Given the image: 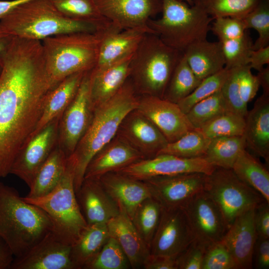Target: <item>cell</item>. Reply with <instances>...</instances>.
<instances>
[{"mask_svg": "<svg viewBox=\"0 0 269 269\" xmlns=\"http://www.w3.org/2000/svg\"><path fill=\"white\" fill-rule=\"evenodd\" d=\"M0 178L31 139L54 88L41 41L13 36L0 59Z\"/></svg>", "mask_w": 269, "mask_h": 269, "instance_id": "cell-1", "label": "cell"}, {"mask_svg": "<svg viewBox=\"0 0 269 269\" xmlns=\"http://www.w3.org/2000/svg\"><path fill=\"white\" fill-rule=\"evenodd\" d=\"M129 79L111 98L94 108L90 125L68 158L74 168L75 193L93 157L117 135L124 118L137 106L139 97Z\"/></svg>", "mask_w": 269, "mask_h": 269, "instance_id": "cell-2", "label": "cell"}, {"mask_svg": "<svg viewBox=\"0 0 269 269\" xmlns=\"http://www.w3.org/2000/svg\"><path fill=\"white\" fill-rule=\"evenodd\" d=\"M52 228L42 209L26 202L14 188L0 182V237L14 258L25 255Z\"/></svg>", "mask_w": 269, "mask_h": 269, "instance_id": "cell-3", "label": "cell"}, {"mask_svg": "<svg viewBox=\"0 0 269 269\" xmlns=\"http://www.w3.org/2000/svg\"><path fill=\"white\" fill-rule=\"evenodd\" d=\"M104 27L65 16L51 0H28L0 19V29L2 32L12 36L41 41L58 34L95 32Z\"/></svg>", "mask_w": 269, "mask_h": 269, "instance_id": "cell-4", "label": "cell"}, {"mask_svg": "<svg viewBox=\"0 0 269 269\" xmlns=\"http://www.w3.org/2000/svg\"><path fill=\"white\" fill-rule=\"evenodd\" d=\"M111 24L95 32L63 33L41 41L47 71L54 86L72 74L95 67L102 38Z\"/></svg>", "mask_w": 269, "mask_h": 269, "instance_id": "cell-5", "label": "cell"}, {"mask_svg": "<svg viewBox=\"0 0 269 269\" xmlns=\"http://www.w3.org/2000/svg\"><path fill=\"white\" fill-rule=\"evenodd\" d=\"M183 53L164 43L156 34L146 33L131 62L130 79L141 95L163 98L172 73Z\"/></svg>", "mask_w": 269, "mask_h": 269, "instance_id": "cell-6", "label": "cell"}, {"mask_svg": "<svg viewBox=\"0 0 269 269\" xmlns=\"http://www.w3.org/2000/svg\"><path fill=\"white\" fill-rule=\"evenodd\" d=\"M162 16L148 20L154 34L183 53L191 44L206 39L213 19L197 7L179 0H161Z\"/></svg>", "mask_w": 269, "mask_h": 269, "instance_id": "cell-7", "label": "cell"}, {"mask_svg": "<svg viewBox=\"0 0 269 269\" xmlns=\"http://www.w3.org/2000/svg\"><path fill=\"white\" fill-rule=\"evenodd\" d=\"M74 181V168L68 158L64 174L53 190L39 197H23L47 214L52 224V232L58 239L70 246L88 226L78 203Z\"/></svg>", "mask_w": 269, "mask_h": 269, "instance_id": "cell-8", "label": "cell"}, {"mask_svg": "<svg viewBox=\"0 0 269 269\" xmlns=\"http://www.w3.org/2000/svg\"><path fill=\"white\" fill-rule=\"evenodd\" d=\"M204 191L220 209L227 229L241 215L266 201L232 169L215 167L206 176Z\"/></svg>", "mask_w": 269, "mask_h": 269, "instance_id": "cell-9", "label": "cell"}, {"mask_svg": "<svg viewBox=\"0 0 269 269\" xmlns=\"http://www.w3.org/2000/svg\"><path fill=\"white\" fill-rule=\"evenodd\" d=\"M90 72L85 74L76 96L59 121L57 145L68 157L84 134L93 116L94 108L90 92Z\"/></svg>", "mask_w": 269, "mask_h": 269, "instance_id": "cell-10", "label": "cell"}, {"mask_svg": "<svg viewBox=\"0 0 269 269\" xmlns=\"http://www.w3.org/2000/svg\"><path fill=\"white\" fill-rule=\"evenodd\" d=\"M181 208L186 217L193 241L206 248L221 241L228 229L220 209L204 190Z\"/></svg>", "mask_w": 269, "mask_h": 269, "instance_id": "cell-11", "label": "cell"}, {"mask_svg": "<svg viewBox=\"0 0 269 269\" xmlns=\"http://www.w3.org/2000/svg\"><path fill=\"white\" fill-rule=\"evenodd\" d=\"M206 174L189 172L158 176L143 180L150 196L164 208H181L198 193L203 191Z\"/></svg>", "mask_w": 269, "mask_h": 269, "instance_id": "cell-12", "label": "cell"}, {"mask_svg": "<svg viewBox=\"0 0 269 269\" xmlns=\"http://www.w3.org/2000/svg\"><path fill=\"white\" fill-rule=\"evenodd\" d=\"M100 14L121 29L140 28L154 34L149 19L161 12V0H93Z\"/></svg>", "mask_w": 269, "mask_h": 269, "instance_id": "cell-13", "label": "cell"}, {"mask_svg": "<svg viewBox=\"0 0 269 269\" xmlns=\"http://www.w3.org/2000/svg\"><path fill=\"white\" fill-rule=\"evenodd\" d=\"M215 167L203 157L186 158L159 154L137 161L116 172L143 181L158 176L189 172H200L208 175Z\"/></svg>", "mask_w": 269, "mask_h": 269, "instance_id": "cell-14", "label": "cell"}, {"mask_svg": "<svg viewBox=\"0 0 269 269\" xmlns=\"http://www.w3.org/2000/svg\"><path fill=\"white\" fill-rule=\"evenodd\" d=\"M61 116L50 122L30 139L19 152L12 164L10 173L18 177L28 187L39 169L57 145Z\"/></svg>", "mask_w": 269, "mask_h": 269, "instance_id": "cell-15", "label": "cell"}, {"mask_svg": "<svg viewBox=\"0 0 269 269\" xmlns=\"http://www.w3.org/2000/svg\"><path fill=\"white\" fill-rule=\"evenodd\" d=\"M193 241L183 210L162 207L159 223L149 248L150 254L177 257Z\"/></svg>", "mask_w": 269, "mask_h": 269, "instance_id": "cell-16", "label": "cell"}, {"mask_svg": "<svg viewBox=\"0 0 269 269\" xmlns=\"http://www.w3.org/2000/svg\"><path fill=\"white\" fill-rule=\"evenodd\" d=\"M136 110L156 127L168 142L195 129L177 103L163 98L141 95Z\"/></svg>", "mask_w": 269, "mask_h": 269, "instance_id": "cell-17", "label": "cell"}, {"mask_svg": "<svg viewBox=\"0 0 269 269\" xmlns=\"http://www.w3.org/2000/svg\"><path fill=\"white\" fill-rule=\"evenodd\" d=\"M71 246L51 232L24 256L14 258L11 269H74Z\"/></svg>", "mask_w": 269, "mask_h": 269, "instance_id": "cell-18", "label": "cell"}, {"mask_svg": "<svg viewBox=\"0 0 269 269\" xmlns=\"http://www.w3.org/2000/svg\"><path fill=\"white\" fill-rule=\"evenodd\" d=\"M117 134L139 151L145 158L156 155L168 143L156 127L136 109L124 118Z\"/></svg>", "mask_w": 269, "mask_h": 269, "instance_id": "cell-19", "label": "cell"}, {"mask_svg": "<svg viewBox=\"0 0 269 269\" xmlns=\"http://www.w3.org/2000/svg\"><path fill=\"white\" fill-rule=\"evenodd\" d=\"M256 208L237 218L220 241L230 252L238 269L253 267L254 248L257 238L255 223Z\"/></svg>", "mask_w": 269, "mask_h": 269, "instance_id": "cell-20", "label": "cell"}, {"mask_svg": "<svg viewBox=\"0 0 269 269\" xmlns=\"http://www.w3.org/2000/svg\"><path fill=\"white\" fill-rule=\"evenodd\" d=\"M76 196L88 225L106 224L120 212L117 204L99 179H84Z\"/></svg>", "mask_w": 269, "mask_h": 269, "instance_id": "cell-21", "label": "cell"}, {"mask_svg": "<svg viewBox=\"0 0 269 269\" xmlns=\"http://www.w3.org/2000/svg\"><path fill=\"white\" fill-rule=\"evenodd\" d=\"M144 158L139 151L117 134L93 157L86 168L84 179H99Z\"/></svg>", "mask_w": 269, "mask_h": 269, "instance_id": "cell-22", "label": "cell"}, {"mask_svg": "<svg viewBox=\"0 0 269 269\" xmlns=\"http://www.w3.org/2000/svg\"><path fill=\"white\" fill-rule=\"evenodd\" d=\"M134 53L90 72V92L94 108L113 96L129 79Z\"/></svg>", "mask_w": 269, "mask_h": 269, "instance_id": "cell-23", "label": "cell"}, {"mask_svg": "<svg viewBox=\"0 0 269 269\" xmlns=\"http://www.w3.org/2000/svg\"><path fill=\"white\" fill-rule=\"evenodd\" d=\"M120 212L107 223L110 237L119 243L127 257L131 268L142 269L150 255V250L125 211L119 207Z\"/></svg>", "mask_w": 269, "mask_h": 269, "instance_id": "cell-24", "label": "cell"}, {"mask_svg": "<svg viewBox=\"0 0 269 269\" xmlns=\"http://www.w3.org/2000/svg\"><path fill=\"white\" fill-rule=\"evenodd\" d=\"M99 179L103 186L131 220L138 206L144 199L150 197L145 183L117 172L106 173Z\"/></svg>", "mask_w": 269, "mask_h": 269, "instance_id": "cell-25", "label": "cell"}, {"mask_svg": "<svg viewBox=\"0 0 269 269\" xmlns=\"http://www.w3.org/2000/svg\"><path fill=\"white\" fill-rule=\"evenodd\" d=\"M243 136L247 147L269 162V95L263 93L245 117Z\"/></svg>", "mask_w": 269, "mask_h": 269, "instance_id": "cell-26", "label": "cell"}, {"mask_svg": "<svg viewBox=\"0 0 269 269\" xmlns=\"http://www.w3.org/2000/svg\"><path fill=\"white\" fill-rule=\"evenodd\" d=\"M146 33L140 28L121 29L111 23L102 38L94 68L107 66L134 53Z\"/></svg>", "mask_w": 269, "mask_h": 269, "instance_id": "cell-27", "label": "cell"}, {"mask_svg": "<svg viewBox=\"0 0 269 269\" xmlns=\"http://www.w3.org/2000/svg\"><path fill=\"white\" fill-rule=\"evenodd\" d=\"M86 72L72 74L49 91L41 116L31 139L50 122L62 115L76 96Z\"/></svg>", "mask_w": 269, "mask_h": 269, "instance_id": "cell-28", "label": "cell"}, {"mask_svg": "<svg viewBox=\"0 0 269 269\" xmlns=\"http://www.w3.org/2000/svg\"><path fill=\"white\" fill-rule=\"evenodd\" d=\"M190 68L200 80L222 70L225 65L220 41L204 39L190 45L183 52Z\"/></svg>", "mask_w": 269, "mask_h": 269, "instance_id": "cell-29", "label": "cell"}, {"mask_svg": "<svg viewBox=\"0 0 269 269\" xmlns=\"http://www.w3.org/2000/svg\"><path fill=\"white\" fill-rule=\"evenodd\" d=\"M68 157L58 145L35 174L25 197L35 198L44 196L53 190L65 172Z\"/></svg>", "mask_w": 269, "mask_h": 269, "instance_id": "cell-30", "label": "cell"}, {"mask_svg": "<svg viewBox=\"0 0 269 269\" xmlns=\"http://www.w3.org/2000/svg\"><path fill=\"white\" fill-rule=\"evenodd\" d=\"M109 238L106 224L88 225L78 240L71 246V259L74 269H84Z\"/></svg>", "mask_w": 269, "mask_h": 269, "instance_id": "cell-31", "label": "cell"}, {"mask_svg": "<svg viewBox=\"0 0 269 269\" xmlns=\"http://www.w3.org/2000/svg\"><path fill=\"white\" fill-rule=\"evenodd\" d=\"M232 170L244 182L260 193L269 203V172L255 156L243 150Z\"/></svg>", "mask_w": 269, "mask_h": 269, "instance_id": "cell-32", "label": "cell"}, {"mask_svg": "<svg viewBox=\"0 0 269 269\" xmlns=\"http://www.w3.org/2000/svg\"><path fill=\"white\" fill-rule=\"evenodd\" d=\"M247 148L243 135L210 139L203 158L216 167L232 169L241 152Z\"/></svg>", "mask_w": 269, "mask_h": 269, "instance_id": "cell-33", "label": "cell"}, {"mask_svg": "<svg viewBox=\"0 0 269 269\" xmlns=\"http://www.w3.org/2000/svg\"><path fill=\"white\" fill-rule=\"evenodd\" d=\"M201 81L190 68L183 53L172 73L163 98L177 103L190 94Z\"/></svg>", "mask_w": 269, "mask_h": 269, "instance_id": "cell-34", "label": "cell"}, {"mask_svg": "<svg viewBox=\"0 0 269 269\" xmlns=\"http://www.w3.org/2000/svg\"><path fill=\"white\" fill-rule=\"evenodd\" d=\"M262 0H192L194 5L213 19L220 17H244Z\"/></svg>", "mask_w": 269, "mask_h": 269, "instance_id": "cell-35", "label": "cell"}, {"mask_svg": "<svg viewBox=\"0 0 269 269\" xmlns=\"http://www.w3.org/2000/svg\"><path fill=\"white\" fill-rule=\"evenodd\" d=\"M161 211L159 203L151 197H148L138 206L132 219L137 231L149 249L158 226Z\"/></svg>", "mask_w": 269, "mask_h": 269, "instance_id": "cell-36", "label": "cell"}, {"mask_svg": "<svg viewBox=\"0 0 269 269\" xmlns=\"http://www.w3.org/2000/svg\"><path fill=\"white\" fill-rule=\"evenodd\" d=\"M210 141V139L195 129L175 141L168 142L157 154H167L186 158L203 157Z\"/></svg>", "mask_w": 269, "mask_h": 269, "instance_id": "cell-37", "label": "cell"}, {"mask_svg": "<svg viewBox=\"0 0 269 269\" xmlns=\"http://www.w3.org/2000/svg\"><path fill=\"white\" fill-rule=\"evenodd\" d=\"M56 8L72 19L104 27L111 22L104 18L97 8L93 0H51Z\"/></svg>", "mask_w": 269, "mask_h": 269, "instance_id": "cell-38", "label": "cell"}, {"mask_svg": "<svg viewBox=\"0 0 269 269\" xmlns=\"http://www.w3.org/2000/svg\"><path fill=\"white\" fill-rule=\"evenodd\" d=\"M226 112L220 90L195 104L186 114L193 127L198 129Z\"/></svg>", "mask_w": 269, "mask_h": 269, "instance_id": "cell-39", "label": "cell"}, {"mask_svg": "<svg viewBox=\"0 0 269 269\" xmlns=\"http://www.w3.org/2000/svg\"><path fill=\"white\" fill-rule=\"evenodd\" d=\"M245 118L237 114L226 112L198 129L206 137L213 138L243 135Z\"/></svg>", "mask_w": 269, "mask_h": 269, "instance_id": "cell-40", "label": "cell"}, {"mask_svg": "<svg viewBox=\"0 0 269 269\" xmlns=\"http://www.w3.org/2000/svg\"><path fill=\"white\" fill-rule=\"evenodd\" d=\"M129 261L117 241L110 237L101 250L84 269H128Z\"/></svg>", "mask_w": 269, "mask_h": 269, "instance_id": "cell-41", "label": "cell"}, {"mask_svg": "<svg viewBox=\"0 0 269 269\" xmlns=\"http://www.w3.org/2000/svg\"><path fill=\"white\" fill-rule=\"evenodd\" d=\"M220 42L226 68L231 69L249 64L250 57L254 50V42L248 30L239 37Z\"/></svg>", "mask_w": 269, "mask_h": 269, "instance_id": "cell-42", "label": "cell"}, {"mask_svg": "<svg viewBox=\"0 0 269 269\" xmlns=\"http://www.w3.org/2000/svg\"><path fill=\"white\" fill-rule=\"evenodd\" d=\"M230 69L224 67L219 72L203 79L188 96L177 104L186 114L197 103L220 90L227 78Z\"/></svg>", "mask_w": 269, "mask_h": 269, "instance_id": "cell-43", "label": "cell"}, {"mask_svg": "<svg viewBox=\"0 0 269 269\" xmlns=\"http://www.w3.org/2000/svg\"><path fill=\"white\" fill-rule=\"evenodd\" d=\"M243 19L247 30L255 29L258 37L254 42V50L269 45V5L267 0H262Z\"/></svg>", "mask_w": 269, "mask_h": 269, "instance_id": "cell-44", "label": "cell"}, {"mask_svg": "<svg viewBox=\"0 0 269 269\" xmlns=\"http://www.w3.org/2000/svg\"><path fill=\"white\" fill-rule=\"evenodd\" d=\"M239 68L231 69L229 74L223 85L221 92L228 111L244 117L248 113V106L243 102L239 90Z\"/></svg>", "mask_w": 269, "mask_h": 269, "instance_id": "cell-45", "label": "cell"}, {"mask_svg": "<svg viewBox=\"0 0 269 269\" xmlns=\"http://www.w3.org/2000/svg\"><path fill=\"white\" fill-rule=\"evenodd\" d=\"M202 269H238L231 255L220 241L206 250Z\"/></svg>", "mask_w": 269, "mask_h": 269, "instance_id": "cell-46", "label": "cell"}, {"mask_svg": "<svg viewBox=\"0 0 269 269\" xmlns=\"http://www.w3.org/2000/svg\"><path fill=\"white\" fill-rule=\"evenodd\" d=\"M213 20L210 30L218 37L219 41L239 37L247 30L243 18L226 16L217 17Z\"/></svg>", "mask_w": 269, "mask_h": 269, "instance_id": "cell-47", "label": "cell"}, {"mask_svg": "<svg viewBox=\"0 0 269 269\" xmlns=\"http://www.w3.org/2000/svg\"><path fill=\"white\" fill-rule=\"evenodd\" d=\"M207 248L193 241L176 258L177 269H202Z\"/></svg>", "mask_w": 269, "mask_h": 269, "instance_id": "cell-48", "label": "cell"}, {"mask_svg": "<svg viewBox=\"0 0 269 269\" xmlns=\"http://www.w3.org/2000/svg\"><path fill=\"white\" fill-rule=\"evenodd\" d=\"M249 65L240 67L238 78L239 90L241 98L248 106L256 96L260 85L256 75H254Z\"/></svg>", "mask_w": 269, "mask_h": 269, "instance_id": "cell-49", "label": "cell"}, {"mask_svg": "<svg viewBox=\"0 0 269 269\" xmlns=\"http://www.w3.org/2000/svg\"><path fill=\"white\" fill-rule=\"evenodd\" d=\"M254 258L256 268L258 269L269 268V238L257 235L254 248Z\"/></svg>", "mask_w": 269, "mask_h": 269, "instance_id": "cell-50", "label": "cell"}, {"mask_svg": "<svg viewBox=\"0 0 269 269\" xmlns=\"http://www.w3.org/2000/svg\"><path fill=\"white\" fill-rule=\"evenodd\" d=\"M255 223L257 235L269 238V203L267 201L256 208Z\"/></svg>", "mask_w": 269, "mask_h": 269, "instance_id": "cell-51", "label": "cell"}, {"mask_svg": "<svg viewBox=\"0 0 269 269\" xmlns=\"http://www.w3.org/2000/svg\"><path fill=\"white\" fill-rule=\"evenodd\" d=\"M177 257L157 256L150 254L146 260L142 269H177Z\"/></svg>", "mask_w": 269, "mask_h": 269, "instance_id": "cell-52", "label": "cell"}, {"mask_svg": "<svg viewBox=\"0 0 269 269\" xmlns=\"http://www.w3.org/2000/svg\"><path fill=\"white\" fill-rule=\"evenodd\" d=\"M269 64V45L253 50L249 58V66L258 72Z\"/></svg>", "mask_w": 269, "mask_h": 269, "instance_id": "cell-53", "label": "cell"}, {"mask_svg": "<svg viewBox=\"0 0 269 269\" xmlns=\"http://www.w3.org/2000/svg\"><path fill=\"white\" fill-rule=\"evenodd\" d=\"M14 257L9 246L0 237V269H10Z\"/></svg>", "mask_w": 269, "mask_h": 269, "instance_id": "cell-54", "label": "cell"}, {"mask_svg": "<svg viewBox=\"0 0 269 269\" xmlns=\"http://www.w3.org/2000/svg\"><path fill=\"white\" fill-rule=\"evenodd\" d=\"M264 94L269 95V66L264 67L256 75Z\"/></svg>", "mask_w": 269, "mask_h": 269, "instance_id": "cell-55", "label": "cell"}, {"mask_svg": "<svg viewBox=\"0 0 269 269\" xmlns=\"http://www.w3.org/2000/svg\"><path fill=\"white\" fill-rule=\"evenodd\" d=\"M28 0H0V19L20 3Z\"/></svg>", "mask_w": 269, "mask_h": 269, "instance_id": "cell-56", "label": "cell"}, {"mask_svg": "<svg viewBox=\"0 0 269 269\" xmlns=\"http://www.w3.org/2000/svg\"><path fill=\"white\" fill-rule=\"evenodd\" d=\"M13 36L2 32L0 29V59L11 42Z\"/></svg>", "mask_w": 269, "mask_h": 269, "instance_id": "cell-57", "label": "cell"}, {"mask_svg": "<svg viewBox=\"0 0 269 269\" xmlns=\"http://www.w3.org/2000/svg\"><path fill=\"white\" fill-rule=\"evenodd\" d=\"M181 1H183L187 3L188 5L190 6L193 5V1L192 0H179Z\"/></svg>", "mask_w": 269, "mask_h": 269, "instance_id": "cell-58", "label": "cell"}, {"mask_svg": "<svg viewBox=\"0 0 269 269\" xmlns=\"http://www.w3.org/2000/svg\"><path fill=\"white\" fill-rule=\"evenodd\" d=\"M0 72H1V67L0 66Z\"/></svg>", "mask_w": 269, "mask_h": 269, "instance_id": "cell-59", "label": "cell"}]
</instances>
